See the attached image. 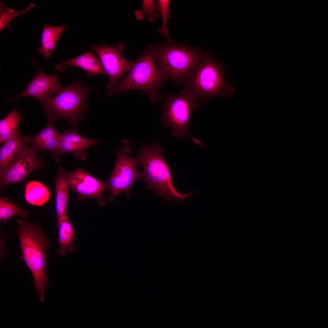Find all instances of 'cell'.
<instances>
[{"mask_svg": "<svg viewBox=\"0 0 328 328\" xmlns=\"http://www.w3.org/2000/svg\"><path fill=\"white\" fill-rule=\"evenodd\" d=\"M15 229L19 238L23 261L30 270L33 277L35 291L42 302L44 300L45 291L49 284L46 272L49 246L48 239L39 227L29 222L26 219L18 220Z\"/></svg>", "mask_w": 328, "mask_h": 328, "instance_id": "cell-1", "label": "cell"}, {"mask_svg": "<svg viewBox=\"0 0 328 328\" xmlns=\"http://www.w3.org/2000/svg\"><path fill=\"white\" fill-rule=\"evenodd\" d=\"M147 48L134 62L124 79L107 92L108 96H112L123 92L138 90L145 93L152 102L161 100L160 88L164 86L165 81L155 65L151 51Z\"/></svg>", "mask_w": 328, "mask_h": 328, "instance_id": "cell-5", "label": "cell"}, {"mask_svg": "<svg viewBox=\"0 0 328 328\" xmlns=\"http://www.w3.org/2000/svg\"><path fill=\"white\" fill-rule=\"evenodd\" d=\"M27 144L0 175L1 190L8 185L21 183L30 172L42 166L43 159L38 157L35 150L32 147H28Z\"/></svg>", "mask_w": 328, "mask_h": 328, "instance_id": "cell-10", "label": "cell"}, {"mask_svg": "<svg viewBox=\"0 0 328 328\" xmlns=\"http://www.w3.org/2000/svg\"><path fill=\"white\" fill-rule=\"evenodd\" d=\"M75 80L69 86L63 87L55 94L39 100L48 120L64 118L77 129V122L84 117L87 94L91 90Z\"/></svg>", "mask_w": 328, "mask_h": 328, "instance_id": "cell-6", "label": "cell"}, {"mask_svg": "<svg viewBox=\"0 0 328 328\" xmlns=\"http://www.w3.org/2000/svg\"><path fill=\"white\" fill-rule=\"evenodd\" d=\"M67 172L61 166L55 178L56 193L55 207L57 224L67 217V213L69 184Z\"/></svg>", "mask_w": 328, "mask_h": 328, "instance_id": "cell-14", "label": "cell"}, {"mask_svg": "<svg viewBox=\"0 0 328 328\" xmlns=\"http://www.w3.org/2000/svg\"><path fill=\"white\" fill-rule=\"evenodd\" d=\"M31 63L36 67L37 73L30 84L21 93L13 99H8L7 101L15 102L23 97L30 96L38 100L54 94L63 87L58 80L59 73L50 75L44 73L37 67L36 60L32 58Z\"/></svg>", "mask_w": 328, "mask_h": 328, "instance_id": "cell-12", "label": "cell"}, {"mask_svg": "<svg viewBox=\"0 0 328 328\" xmlns=\"http://www.w3.org/2000/svg\"><path fill=\"white\" fill-rule=\"evenodd\" d=\"M163 149L156 143L144 145L136 157L138 163L143 167L142 179L148 185V188L154 191L155 195L161 198L175 202L183 201L194 191L182 194L175 188L172 181L168 163L163 155Z\"/></svg>", "mask_w": 328, "mask_h": 328, "instance_id": "cell-3", "label": "cell"}, {"mask_svg": "<svg viewBox=\"0 0 328 328\" xmlns=\"http://www.w3.org/2000/svg\"><path fill=\"white\" fill-rule=\"evenodd\" d=\"M50 196L48 189L40 182L31 181L26 184L25 197L26 201L31 205L42 206L47 202Z\"/></svg>", "mask_w": 328, "mask_h": 328, "instance_id": "cell-18", "label": "cell"}, {"mask_svg": "<svg viewBox=\"0 0 328 328\" xmlns=\"http://www.w3.org/2000/svg\"><path fill=\"white\" fill-rule=\"evenodd\" d=\"M69 185L78 194L80 201L87 198L97 200L101 206L105 204L107 199L103 196L107 184L91 175L83 169H77L68 175Z\"/></svg>", "mask_w": 328, "mask_h": 328, "instance_id": "cell-11", "label": "cell"}, {"mask_svg": "<svg viewBox=\"0 0 328 328\" xmlns=\"http://www.w3.org/2000/svg\"><path fill=\"white\" fill-rule=\"evenodd\" d=\"M28 212L17 206L7 198H0V220L4 224L12 217L18 216L21 219H26Z\"/></svg>", "mask_w": 328, "mask_h": 328, "instance_id": "cell-20", "label": "cell"}, {"mask_svg": "<svg viewBox=\"0 0 328 328\" xmlns=\"http://www.w3.org/2000/svg\"><path fill=\"white\" fill-rule=\"evenodd\" d=\"M48 121L47 126L39 132L31 137H25L27 143L31 144L33 142L50 139L60 138V134L54 127V121L50 120Z\"/></svg>", "mask_w": 328, "mask_h": 328, "instance_id": "cell-25", "label": "cell"}, {"mask_svg": "<svg viewBox=\"0 0 328 328\" xmlns=\"http://www.w3.org/2000/svg\"><path fill=\"white\" fill-rule=\"evenodd\" d=\"M157 5L155 4L154 0H143L142 7L140 10H135V14L139 20L143 19L144 15H146L148 17V21L153 22L155 19L160 16L156 12Z\"/></svg>", "mask_w": 328, "mask_h": 328, "instance_id": "cell-26", "label": "cell"}, {"mask_svg": "<svg viewBox=\"0 0 328 328\" xmlns=\"http://www.w3.org/2000/svg\"><path fill=\"white\" fill-rule=\"evenodd\" d=\"M60 139L84 149L96 144L100 141L98 138L92 140L83 137L79 134L77 129L74 128L70 130H64L60 134Z\"/></svg>", "mask_w": 328, "mask_h": 328, "instance_id": "cell-21", "label": "cell"}, {"mask_svg": "<svg viewBox=\"0 0 328 328\" xmlns=\"http://www.w3.org/2000/svg\"><path fill=\"white\" fill-rule=\"evenodd\" d=\"M57 225L59 227V246L57 251L60 255L63 256L68 252L73 251L75 249L73 244L75 240V231L68 217L61 220Z\"/></svg>", "mask_w": 328, "mask_h": 328, "instance_id": "cell-17", "label": "cell"}, {"mask_svg": "<svg viewBox=\"0 0 328 328\" xmlns=\"http://www.w3.org/2000/svg\"><path fill=\"white\" fill-rule=\"evenodd\" d=\"M124 48L121 43L116 46L107 45H96L91 46L92 49L99 56L101 63L108 75L109 82L106 86V92L115 86L120 77L128 71L134 62L129 61L123 56Z\"/></svg>", "mask_w": 328, "mask_h": 328, "instance_id": "cell-9", "label": "cell"}, {"mask_svg": "<svg viewBox=\"0 0 328 328\" xmlns=\"http://www.w3.org/2000/svg\"><path fill=\"white\" fill-rule=\"evenodd\" d=\"M182 85L203 104L215 97H232L234 91L225 78L224 62L216 59L209 51Z\"/></svg>", "mask_w": 328, "mask_h": 328, "instance_id": "cell-2", "label": "cell"}, {"mask_svg": "<svg viewBox=\"0 0 328 328\" xmlns=\"http://www.w3.org/2000/svg\"><path fill=\"white\" fill-rule=\"evenodd\" d=\"M67 25L55 26L46 24L43 25L41 47L37 49L45 60L50 58L60 35Z\"/></svg>", "mask_w": 328, "mask_h": 328, "instance_id": "cell-16", "label": "cell"}, {"mask_svg": "<svg viewBox=\"0 0 328 328\" xmlns=\"http://www.w3.org/2000/svg\"><path fill=\"white\" fill-rule=\"evenodd\" d=\"M130 143L128 140H123L122 147L115 151L117 159L107 183L110 190V200L111 201H113L115 196L121 192H125L127 196L129 197L130 190L134 182L142 179L141 174L137 169L138 163L136 158H131L127 155L132 151Z\"/></svg>", "mask_w": 328, "mask_h": 328, "instance_id": "cell-8", "label": "cell"}, {"mask_svg": "<svg viewBox=\"0 0 328 328\" xmlns=\"http://www.w3.org/2000/svg\"><path fill=\"white\" fill-rule=\"evenodd\" d=\"M27 143L25 137L21 135L18 130L11 139L4 144L0 149V175Z\"/></svg>", "mask_w": 328, "mask_h": 328, "instance_id": "cell-15", "label": "cell"}, {"mask_svg": "<svg viewBox=\"0 0 328 328\" xmlns=\"http://www.w3.org/2000/svg\"><path fill=\"white\" fill-rule=\"evenodd\" d=\"M60 147L62 153L71 152L74 156L80 159L84 160L86 158L85 149L69 142L61 140L60 142Z\"/></svg>", "mask_w": 328, "mask_h": 328, "instance_id": "cell-27", "label": "cell"}, {"mask_svg": "<svg viewBox=\"0 0 328 328\" xmlns=\"http://www.w3.org/2000/svg\"><path fill=\"white\" fill-rule=\"evenodd\" d=\"M169 0H158L157 11L160 13L163 20L162 25L159 28V32L166 37L167 43L172 44L174 42L169 35L167 26V20L171 15L169 9Z\"/></svg>", "mask_w": 328, "mask_h": 328, "instance_id": "cell-24", "label": "cell"}, {"mask_svg": "<svg viewBox=\"0 0 328 328\" xmlns=\"http://www.w3.org/2000/svg\"><path fill=\"white\" fill-rule=\"evenodd\" d=\"M23 117L17 111L16 106L0 121V143L8 142L19 130V125Z\"/></svg>", "mask_w": 328, "mask_h": 328, "instance_id": "cell-19", "label": "cell"}, {"mask_svg": "<svg viewBox=\"0 0 328 328\" xmlns=\"http://www.w3.org/2000/svg\"><path fill=\"white\" fill-rule=\"evenodd\" d=\"M60 140L59 138H56L34 142L31 144L35 150L49 152L55 162H58L62 154L60 147Z\"/></svg>", "mask_w": 328, "mask_h": 328, "instance_id": "cell-23", "label": "cell"}, {"mask_svg": "<svg viewBox=\"0 0 328 328\" xmlns=\"http://www.w3.org/2000/svg\"><path fill=\"white\" fill-rule=\"evenodd\" d=\"M148 48L158 62L165 80H172L181 85L208 51L174 43Z\"/></svg>", "mask_w": 328, "mask_h": 328, "instance_id": "cell-4", "label": "cell"}, {"mask_svg": "<svg viewBox=\"0 0 328 328\" xmlns=\"http://www.w3.org/2000/svg\"><path fill=\"white\" fill-rule=\"evenodd\" d=\"M73 66L80 67L87 71L89 76L94 75H107L101 62L91 52H87L74 58L65 59L55 66L60 72Z\"/></svg>", "mask_w": 328, "mask_h": 328, "instance_id": "cell-13", "label": "cell"}, {"mask_svg": "<svg viewBox=\"0 0 328 328\" xmlns=\"http://www.w3.org/2000/svg\"><path fill=\"white\" fill-rule=\"evenodd\" d=\"M198 101L187 90L182 88L177 94H167L162 107L163 124L172 130L175 137L181 138L186 136L197 144L206 146L200 140L193 137L189 130L191 113L197 108Z\"/></svg>", "mask_w": 328, "mask_h": 328, "instance_id": "cell-7", "label": "cell"}, {"mask_svg": "<svg viewBox=\"0 0 328 328\" xmlns=\"http://www.w3.org/2000/svg\"><path fill=\"white\" fill-rule=\"evenodd\" d=\"M35 5L32 3L21 11H15L13 9L6 7L2 2H0V31L5 27L11 28L10 22L18 16L31 11Z\"/></svg>", "mask_w": 328, "mask_h": 328, "instance_id": "cell-22", "label": "cell"}]
</instances>
